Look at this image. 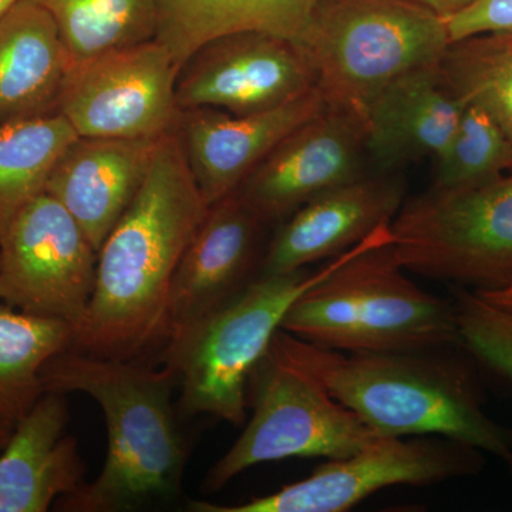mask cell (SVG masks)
I'll return each instance as SVG.
<instances>
[{"instance_id": "obj_2", "label": "cell", "mask_w": 512, "mask_h": 512, "mask_svg": "<svg viewBox=\"0 0 512 512\" xmlns=\"http://www.w3.org/2000/svg\"><path fill=\"white\" fill-rule=\"evenodd\" d=\"M272 345L380 437L443 436L500 458L512 429L485 412L483 367L463 343L402 352H339L279 329Z\"/></svg>"}, {"instance_id": "obj_31", "label": "cell", "mask_w": 512, "mask_h": 512, "mask_svg": "<svg viewBox=\"0 0 512 512\" xmlns=\"http://www.w3.org/2000/svg\"><path fill=\"white\" fill-rule=\"evenodd\" d=\"M15 426L16 424L0 420V451H2V448L6 446V443H8L10 434H12L13 427Z\"/></svg>"}, {"instance_id": "obj_22", "label": "cell", "mask_w": 512, "mask_h": 512, "mask_svg": "<svg viewBox=\"0 0 512 512\" xmlns=\"http://www.w3.org/2000/svg\"><path fill=\"white\" fill-rule=\"evenodd\" d=\"M74 329L0 302V420L16 424L46 393L43 369L72 348Z\"/></svg>"}, {"instance_id": "obj_6", "label": "cell", "mask_w": 512, "mask_h": 512, "mask_svg": "<svg viewBox=\"0 0 512 512\" xmlns=\"http://www.w3.org/2000/svg\"><path fill=\"white\" fill-rule=\"evenodd\" d=\"M329 265L315 274L302 269L259 276L237 298L168 339L164 365L180 387L181 409L242 426L252 372L293 303L318 284Z\"/></svg>"}, {"instance_id": "obj_30", "label": "cell", "mask_w": 512, "mask_h": 512, "mask_svg": "<svg viewBox=\"0 0 512 512\" xmlns=\"http://www.w3.org/2000/svg\"><path fill=\"white\" fill-rule=\"evenodd\" d=\"M484 301L493 303L498 308L512 312V286L500 291H476Z\"/></svg>"}, {"instance_id": "obj_10", "label": "cell", "mask_w": 512, "mask_h": 512, "mask_svg": "<svg viewBox=\"0 0 512 512\" xmlns=\"http://www.w3.org/2000/svg\"><path fill=\"white\" fill-rule=\"evenodd\" d=\"M97 251L79 222L43 192L0 237V302L76 329L96 282Z\"/></svg>"}, {"instance_id": "obj_27", "label": "cell", "mask_w": 512, "mask_h": 512, "mask_svg": "<svg viewBox=\"0 0 512 512\" xmlns=\"http://www.w3.org/2000/svg\"><path fill=\"white\" fill-rule=\"evenodd\" d=\"M451 299L464 348L484 370L512 382V312L461 286H454Z\"/></svg>"}, {"instance_id": "obj_29", "label": "cell", "mask_w": 512, "mask_h": 512, "mask_svg": "<svg viewBox=\"0 0 512 512\" xmlns=\"http://www.w3.org/2000/svg\"><path fill=\"white\" fill-rule=\"evenodd\" d=\"M413 2L426 6V8L437 13L440 18L446 20L451 18V16L457 15L461 10L466 9L474 0H413Z\"/></svg>"}, {"instance_id": "obj_3", "label": "cell", "mask_w": 512, "mask_h": 512, "mask_svg": "<svg viewBox=\"0 0 512 512\" xmlns=\"http://www.w3.org/2000/svg\"><path fill=\"white\" fill-rule=\"evenodd\" d=\"M42 379L46 392L92 397L107 426L106 463L92 483L57 503L62 510L130 511L178 493L187 450L175 423L170 367L69 348L47 363Z\"/></svg>"}, {"instance_id": "obj_32", "label": "cell", "mask_w": 512, "mask_h": 512, "mask_svg": "<svg viewBox=\"0 0 512 512\" xmlns=\"http://www.w3.org/2000/svg\"><path fill=\"white\" fill-rule=\"evenodd\" d=\"M18 2H20V0H0V18Z\"/></svg>"}, {"instance_id": "obj_13", "label": "cell", "mask_w": 512, "mask_h": 512, "mask_svg": "<svg viewBox=\"0 0 512 512\" xmlns=\"http://www.w3.org/2000/svg\"><path fill=\"white\" fill-rule=\"evenodd\" d=\"M369 161L365 117L326 106L289 133L235 192L276 227L323 192L373 171Z\"/></svg>"}, {"instance_id": "obj_4", "label": "cell", "mask_w": 512, "mask_h": 512, "mask_svg": "<svg viewBox=\"0 0 512 512\" xmlns=\"http://www.w3.org/2000/svg\"><path fill=\"white\" fill-rule=\"evenodd\" d=\"M384 227L345 254L298 299L281 329L339 352H402L461 343L453 299L414 284Z\"/></svg>"}, {"instance_id": "obj_15", "label": "cell", "mask_w": 512, "mask_h": 512, "mask_svg": "<svg viewBox=\"0 0 512 512\" xmlns=\"http://www.w3.org/2000/svg\"><path fill=\"white\" fill-rule=\"evenodd\" d=\"M402 171H370L323 192L276 225L261 276L289 275L333 259L392 225L406 201Z\"/></svg>"}, {"instance_id": "obj_1", "label": "cell", "mask_w": 512, "mask_h": 512, "mask_svg": "<svg viewBox=\"0 0 512 512\" xmlns=\"http://www.w3.org/2000/svg\"><path fill=\"white\" fill-rule=\"evenodd\" d=\"M207 211L171 131L158 140L140 190L97 252L92 299L70 349L134 359L163 342L175 272Z\"/></svg>"}, {"instance_id": "obj_8", "label": "cell", "mask_w": 512, "mask_h": 512, "mask_svg": "<svg viewBox=\"0 0 512 512\" xmlns=\"http://www.w3.org/2000/svg\"><path fill=\"white\" fill-rule=\"evenodd\" d=\"M249 403L247 427L205 478L211 493L258 464L292 457L335 460L380 437L272 342L249 379Z\"/></svg>"}, {"instance_id": "obj_17", "label": "cell", "mask_w": 512, "mask_h": 512, "mask_svg": "<svg viewBox=\"0 0 512 512\" xmlns=\"http://www.w3.org/2000/svg\"><path fill=\"white\" fill-rule=\"evenodd\" d=\"M160 138L79 137L56 164L46 192L97 252L140 190Z\"/></svg>"}, {"instance_id": "obj_9", "label": "cell", "mask_w": 512, "mask_h": 512, "mask_svg": "<svg viewBox=\"0 0 512 512\" xmlns=\"http://www.w3.org/2000/svg\"><path fill=\"white\" fill-rule=\"evenodd\" d=\"M483 451L443 436L377 437L352 456L320 464L311 476L248 503L194 501L200 512H345L384 488L440 484L483 471Z\"/></svg>"}, {"instance_id": "obj_12", "label": "cell", "mask_w": 512, "mask_h": 512, "mask_svg": "<svg viewBox=\"0 0 512 512\" xmlns=\"http://www.w3.org/2000/svg\"><path fill=\"white\" fill-rule=\"evenodd\" d=\"M316 87L308 60L291 39L242 30L215 37L181 66L178 110L210 107L242 116L275 109Z\"/></svg>"}, {"instance_id": "obj_24", "label": "cell", "mask_w": 512, "mask_h": 512, "mask_svg": "<svg viewBox=\"0 0 512 512\" xmlns=\"http://www.w3.org/2000/svg\"><path fill=\"white\" fill-rule=\"evenodd\" d=\"M52 16L73 66L156 39L157 0H35Z\"/></svg>"}, {"instance_id": "obj_18", "label": "cell", "mask_w": 512, "mask_h": 512, "mask_svg": "<svg viewBox=\"0 0 512 512\" xmlns=\"http://www.w3.org/2000/svg\"><path fill=\"white\" fill-rule=\"evenodd\" d=\"M464 109L441 79L440 64L394 80L366 110L367 151L373 170L402 171L424 158H439L456 133Z\"/></svg>"}, {"instance_id": "obj_19", "label": "cell", "mask_w": 512, "mask_h": 512, "mask_svg": "<svg viewBox=\"0 0 512 512\" xmlns=\"http://www.w3.org/2000/svg\"><path fill=\"white\" fill-rule=\"evenodd\" d=\"M64 394L46 392L0 451V512H46L84 484L79 446L64 433Z\"/></svg>"}, {"instance_id": "obj_5", "label": "cell", "mask_w": 512, "mask_h": 512, "mask_svg": "<svg viewBox=\"0 0 512 512\" xmlns=\"http://www.w3.org/2000/svg\"><path fill=\"white\" fill-rule=\"evenodd\" d=\"M293 42L308 60L326 106L365 119L384 87L437 66L451 43L446 20L413 0H316Z\"/></svg>"}, {"instance_id": "obj_7", "label": "cell", "mask_w": 512, "mask_h": 512, "mask_svg": "<svg viewBox=\"0 0 512 512\" xmlns=\"http://www.w3.org/2000/svg\"><path fill=\"white\" fill-rule=\"evenodd\" d=\"M407 272L473 291L512 286V171L460 190L429 188L390 225Z\"/></svg>"}, {"instance_id": "obj_28", "label": "cell", "mask_w": 512, "mask_h": 512, "mask_svg": "<svg viewBox=\"0 0 512 512\" xmlns=\"http://www.w3.org/2000/svg\"><path fill=\"white\" fill-rule=\"evenodd\" d=\"M446 25L451 43L483 33L512 35V0H474Z\"/></svg>"}, {"instance_id": "obj_20", "label": "cell", "mask_w": 512, "mask_h": 512, "mask_svg": "<svg viewBox=\"0 0 512 512\" xmlns=\"http://www.w3.org/2000/svg\"><path fill=\"white\" fill-rule=\"evenodd\" d=\"M73 62L55 20L35 0L0 18V124L60 114Z\"/></svg>"}, {"instance_id": "obj_21", "label": "cell", "mask_w": 512, "mask_h": 512, "mask_svg": "<svg viewBox=\"0 0 512 512\" xmlns=\"http://www.w3.org/2000/svg\"><path fill=\"white\" fill-rule=\"evenodd\" d=\"M316 0H157L156 39L178 69L204 43L242 30L295 40Z\"/></svg>"}, {"instance_id": "obj_11", "label": "cell", "mask_w": 512, "mask_h": 512, "mask_svg": "<svg viewBox=\"0 0 512 512\" xmlns=\"http://www.w3.org/2000/svg\"><path fill=\"white\" fill-rule=\"evenodd\" d=\"M180 69L157 39L73 66L60 114L79 137L160 138L177 127Z\"/></svg>"}, {"instance_id": "obj_16", "label": "cell", "mask_w": 512, "mask_h": 512, "mask_svg": "<svg viewBox=\"0 0 512 512\" xmlns=\"http://www.w3.org/2000/svg\"><path fill=\"white\" fill-rule=\"evenodd\" d=\"M326 109L316 87L275 109L235 114L210 107L180 111L175 133L208 207L232 194L289 133Z\"/></svg>"}, {"instance_id": "obj_26", "label": "cell", "mask_w": 512, "mask_h": 512, "mask_svg": "<svg viewBox=\"0 0 512 512\" xmlns=\"http://www.w3.org/2000/svg\"><path fill=\"white\" fill-rule=\"evenodd\" d=\"M512 171V143L487 111L466 106L446 150L434 160L431 188L476 187Z\"/></svg>"}, {"instance_id": "obj_23", "label": "cell", "mask_w": 512, "mask_h": 512, "mask_svg": "<svg viewBox=\"0 0 512 512\" xmlns=\"http://www.w3.org/2000/svg\"><path fill=\"white\" fill-rule=\"evenodd\" d=\"M79 138L62 114L0 124V237L46 192L56 164Z\"/></svg>"}, {"instance_id": "obj_14", "label": "cell", "mask_w": 512, "mask_h": 512, "mask_svg": "<svg viewBox=\"0 0 512 512\" xmlns=\"http://www.w3.org/2000/svg\"><path fill=\"white\" fill-rule=\"evenodd\" d=\"M269 228L235 191L208 207L174 275L164 342L254 284Z\"/></svg>"}, {"instance_id": "obj_25", "label": "cell", "mask_w": 512, "mask_h": 512, "mask_svg": "<svg viewBox=\"0 0 512 512\" xmlns=\"http://www.w3.org/2000/svg\"><path fill=\"white\" fill-rule=\"evenodd\" d=\"M440 73L464 106L487 111L512 143V35L483 33L450 43Z\"/></svg>"}]
</instances>
